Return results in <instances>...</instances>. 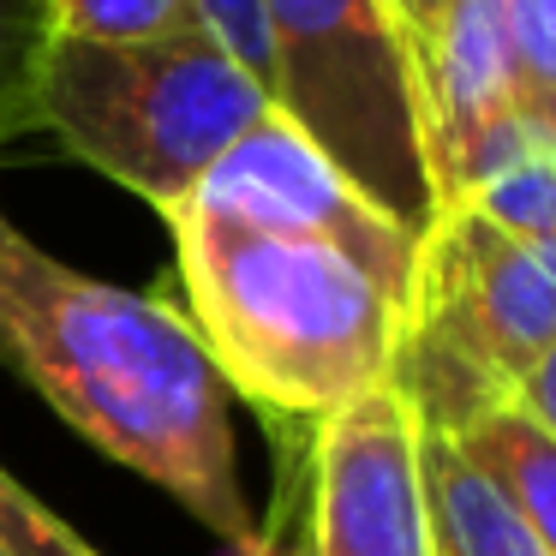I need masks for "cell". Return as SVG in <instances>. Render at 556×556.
I'll return each instance as SVG.
<instances>
[{"instance_id": "cell-3", "label": "cell", "mask_w": 556, "mask_h": 556, "mask_svg": "<svg viewBox=\"0 0 556 556\" xmlns=\"http://www.w3.org/2000/svg\"><path fill=\"white\" fill-rule=\"evenodd\" d=\"M276 109L210 30L162 42L37 37L25 66V132H54L78 162L121 180L162 216Z\"/></svg>"}, {"instance_id": "cell-7", "label": "cell", "mask_w": 556, "mask_h": 556, "mask_svg": "<svg viewBox=\"0 0 556 556\" xmlns=\"http://www.w3.org/2000/svg\"><path fill=\"white\" fill-rule=\"evenodd\" d=\"M312 544L317 556H431L419 413L395 377L317 419Z\"/></svg>"}, {"instance_id": "cell-14", "label": "cell", "mask_w": 556, "mask_h": 556, "mask_svg": "<svg viewBox=\"0 0 556 556\" xmlns=\"http://www.w3.org/2000/svg\"><path fill=\"white\" fill-rule=\"evenodd\" d=\"M37 49V18L25 0H0V144L25 132V66Z\"/></svg>"}, {"instance_id": "cell-15", "label": "cell", "mask_w": 556, "mask_h": 556, "mask_svg": "<svg viewBox=\"0 0 556 556\" xmlns=\"http://www.w3.org/2000/svg\"><path fill=\"white\" fill-rule=\"evenodd\" d=\"M204 30L269 90V37H264V0H192Z\"/></svg>"}, {"instance_id": "cell-2", "label": "cell", "mask_w": 556, "mask_h": 556, "mask_svg": "<svg viewBox=\"0 0 556 556\" xmlns=\"http://www.w3.org/2000/svg\"><path fill=\"white\" fill-rule=\"evenodd\" d=\"M186 300L228 395L276 419H329L395 377L407 300L389 293L348 252L305 233L168 210Z\"/></svg>"}, {"instance_id": "cell-12", "label": "cell", "mask_w": 556, "mask_h": 556, "mask_svg": "<svg viewBox=\"0 0 556 556\" xmlns=\"http://www.w3.org/2000/svg\"><path fill=\"white\" fill-rule=\"evenodd\" d=\"M503 30L520 114L556 138V0H503Z\"/></svg>"}, {"instance_id": "cell-1", "label": "cell", "mask_w": 556, "mask_h": 556, "mask_svg": "<svg viewBox=\"0 0 556 556\" xmlns=\"http://www.w3.org/2000/svg\"><path fill=\"white\" fill-rule=\"evenodd\" d=\"M0 365L228 551L269 556L233 467L228 383L162 300L78 276L0 216Z\"/></svg>"}, {"instance_id": "cell-10", "label": "cell", "mask_w": 556, "mask_h": 556, "mask_svg": "<svg viewBox=\"0 0 556 556\" xmlns=\"http://www.w3.org/2000/svg\"><path fill=\"white\" fill-rule=\"evenodd\" d=\"M455 210H479L496 228L527 233V240H556V138L527 121Z\"/></svg>"}, {"instance_id": "cell-13", "label": "cell", "mask_w": 556, "mask_h": 556, "mask_svg": "<svg viewBox=\"0 0 556 556\" xmlns=\"http://www.w3.org/2000/svg\"><path fill=\"white\" fill-rule=\"evenodd\" d=\"M0 556H97V551L0 467Z\"/></svg>"}, {"instance_id": "cell-16", "label": "cell", "mask_w": 556, "mask_h": 556, "mask_svg": "<svg viewBox=\"0 0 556 556\" xmlns=\"http://www.w3.org/2000/svg\"><path fill=\"white\" fill-rule=\"evenodd\" d=\"M508 395H515V401H520V407H527V413H532V419H539V425H544V431H551V437H556V348H551V353H544V359H539V365H532V371H527V377H520V383H515V389H508Z\"/></svg>"}, {"instance_id": "cell-11", "label": "cell", "mask_w": 556, "mask_h": 556, "mask_svg": "<svg viewBox=\"0 0 556 556\" xmlns=\"http://www.w3.org/2000/svg\"><path fill=\"white\" fill-rule=\"evenodd\" d=\"M25 7L42 42H162L204 30L192 0H25Z\"/></svg>"}, {"instance_id": "cell-8", "label": "cell", "mask_w": 556, "mask_h": 556, "mask_svg": "<svg viewBox=\"0 0 556 556\" xmlns=\"http://www.w3.org/2000/svg\"><path fill=\"white\" fill-rule=\"evenodd\" d=\"M413 413L443 425L460 455L515 503V515L556 556V437L508 389H484V395H467L455 407H437V413L413 407Z\"/></svg>"}, {"instance_id": "cell-6", "label": "cell", "mask_w": 556, "mask_h": 556, "mask_svg": "<svg viewBox=\"0 0 556 556\" xmlns=\"http://www.w3.org/2000/svg\"><path fill=\"white\" fill-rule=\"evenodd\" d=\"M186 204L210 210V216H228V222H252V228L324 240V245H336V252H348L359 269H371L389 293L413 300L419 240H413L407 228H395L377 204H365V198L336 174V162H329L281 109H269L264 121L198 180V192L186 198Z\"/></svg>"}, {"instance_id": "cell-17", "label": "cell", "mask_w": 556, "mask_h": 556, "mask_svg": "<svg viewBox=\"0 0 556 556\" xmlns=\"http://www.w3.org/2000/svg\"><path fill=\"white\" fill-rule=\"evenodd\" d=\"M389 13H395L401 49H413V42H425L437 30V18L448 13V0H389Z\"/></svg>"}, {"instance_id": "cell-4", "label": "cell", "mask_w": 556, "mask_h": 556, "mask_svg": "<svg viewBox=\"0 0 556 556\" xmlns=\"http://www.w3.org/2000/svg\"><path fill=\"white\" fill-rule=\"evenodd\" d=\"M264 37L269 102L336 162L365 204L425 240L437 198L389 0H264Z\"/></svg>"}, {"instance_id": "cell-5", "label": "cell", "mask_w": 556, "mask_h": 556, "mask_svg": "<svg viewBox=\"0 0 556 556\" xmlns=\"http://www.w3.org/2000/svg\"><path fill=\"white\" fill-rule=\"evenodd\" d=\"M556 348V240L443 210L419 240L395 383L413 407L515 389Z\"/></svg>"}, {"instance_id": "cell-9", "label": "cell", "mask_w": 556, "mask_h": 556, "mask_svg": "<svg viewBox=\"0 0 556 556\" xmlns=\"http://www.w3.org/2000/svg\"><path fill=\"white\" fill-rule=\"evenodd\" d=\"M419 479L431 515V556H551L503 491L455 448L437 419H419Z\"/></svg>"}]
</instances>
